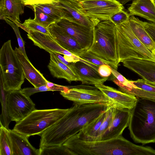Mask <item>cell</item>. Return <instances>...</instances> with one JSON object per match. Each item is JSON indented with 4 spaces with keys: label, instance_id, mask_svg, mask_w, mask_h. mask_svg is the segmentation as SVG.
I'll list each match as a JSON object with an SVG mask.
<instances>
[{
    "label": "cell",
    "instance_id": "cell-1",
    "mask_svg": "<svg viewBox=\"0 0 155 155\" xmlns=\"http://www.w3.org/2000/svg\"><path fill=\"white\" fill-rule=\"evenodd\" d=\"M108 106L101 103L73 105L63 117L40 135L39 148L62 145Z\"/></svg>",
    "mask_w": 155,
    "mask_h": 155
},
{
    "label": "cell",
    "instance_id": "cell-2",
    "mask_svg": "<svg viewBox=\"0 0 155 155\" xmlns=\"http://www.w3.org/2000/svg\"><path fill=\"white\" fill-rule=\"evenodd\" d=\"M75 155H147L148 146L135 144L124 137H118L105 140L88 141L75 135L63 144Z\"/></svg>",
    "mask_w": 155,
    "mask_h": 155
},
{
    "label": "cell",
    "instance_id": "cell-3",
    "mask_svg": "<svg viewBox=\"0 0 155 155\" xmlns=\"http://www.w3.org/2000/svg\"><path fill=\"white\" fill-rule=\"evenodd\" d=\"M128 126L134 142L142 144L155 143V100L137 97L130 110Z\"/></svg>",
    "mask_w": 155,
    "mask_h": 155
},
{
    "label": "cell",
    "instance_id": "cell-4",
    "mask_svg": "<svg viewBox=\"0 0 155 155\" xmlns=\"http://www.w3.org/2000/svg\"><path fill=\"white\" fill-rule=\"evenodd\" d=\"M115 27L116 25L110 20L99 22L94 28L93 43L87 51L117 70L119 62Z\"/></svg>",
    "mask_w": 155,
    "mask_h": 155
},
{
    "label": "cell",
    "instance_id": "cell-5",
    "mask_svg": "<svg viewBox=\"0 0 155 155\" xmlns=\"http://www.w3.org/2000/svg\"><path fill=\"white\" fill-rule=\"evenodd\" d=\"M117 51L119 63L124 60L137 59L155 62L152 52L137 38L132 30L129 21L116 25Z\"/></svg>",
    "mask_w": 155,
    "mask_h": 155
},
{
    "label": "cell",
    "instance_id": "cell-6",
    "mask_svg": "<svg viewBox=\"0 0 155 155\" xmlns=\"http://www.w3.org/2000/svg\"><path fill=\"white\" fill-rule=\"evenodd\" d=\"M69 108L35 109L16 123L13 130L27 138L40 135L63 117Z\"/></svg>",
    "mask_w": 155,
    "mask_h": 155
},
{
    "label": "cell",
    "instance_id": "cell-7",
    "mask_svg": "<svg viewBox=\"0 0 155 155\" xmlns=\"http://www.w3.org/2000/svg\"><path fill=\"white\" fill-rule=\"evenodd\" d=\"M0 76L4 90L7 92L21 90L25 78L10 40L5 42L0 49Z\"/></svg>",
    "mask_w": 155,
    "mask_h": 155
},
{
    "label": "cell",
    "instance_id": "cell-8",
    "mask_svg": "<svg viewBox=\"0 0 155 155\" xmlns=\"http://www.w3.org/2000/svg\"><path fill=\"white\" fill-rule=\"evenodd\" d=\"M69 87L61 91L60 94L65 99L73 101V105L101 103L111 106L109 99L95 86L80 85Z\"/></svg>",
    "mask_w": 155,
    "mask_h": 155
},
{
    "label": "cell",
    "instance_id": "cell-9",
    "mask_svg": "<svg viewBox=\"0 0 155 155\" xmlns=\"http://www.w3.org/2000/svg\"><path fill=\"white\" fill-rule=\"evenodd\" d=\"M79 4L84 14L101 21L110 20L112 15L124 9L123 5L116 0H92Z\"/></svg>",
    "mask_w": 155,
    "mask_h": 155
},
{
    "label": "cell",
    "instance_id": "cell-10",
    "mask_svg": "<svg viewBox=\"0 0 155 155\" xmlns=\"http://www.w3.org/2000/svg\"><path fill=\"white\" fill-rule=\"evenodd\" d=\"M7 110L11 121L17 122L35 110V104L21 90L8 92L6 96Z\"/></svg>",
    "mask_w": 155,
    "mask_h": 155
},
{
    "label": "cell",
    "instance_id": "cell-11",
    "mask_svg": "<svg viewBox=\"0 0 155 155\" xmlns=\"http://www.w3.org/2000/svg\"><path fill=\"white\" fill-rule=\"evenodd\" d=\"M57 24L72 37L82 49L88 50L93 40L94 28L63 18L56 22Z\"/></svg>",
    "mask_w": 155,
    "mask_h": 155
},
{
    "label": "cell",
    "instance_id": "cell-12",
    "mask_svg": "<svg viewBox=\"0 0 155 155\" xmlns=\"http://www.w3.org/2000/svg\"><path fill=\"white\" fill-rule=\"evenodd\" d=\"M109 99L111 105L117 108L131 109L137 101V97L127 94L103 84L94 85Z\"/></svg>",
    "mask_w": 155,
    "mask_h": 155
},
{
    "label": "cell",
    "instance_id": "cell-13",
    "mask_svg": "<svg viewBox=\"0 0 155 155\" xmlns=\"http://www.w3.org/2000/svg\"><path fill=\"white\" fill-rule=\"evenodd\" d=\"M130 115V109L115 108L113 120L101 140L110 139L121 135L128 126Z\"/></svg>",
    "mask_w": 155,
    "mask_h": 155
},
{
    "label": "cell",
    "instance_id": "cell-14",
    "mask_svg": "<svg viewBox=\"0 0 155 155\" xmlns=\"http://www.w3.org/2000/svg\"><path fill=\"white\" fill-rule=\"evenodd\" d=\"M66 11L65 18L86 26L94 28L101 21L84 14L81 11L79 2L74 0H59Z\"/></svg>",
    "mask_w": 155,
    "mask_h": 155
},
{
    "label": "cell",
    "instance_id": "cell-15",
    "mask_svg": "<svg viewBox=\"0 0 155 155\" xmlns=\"http://www.w3.org/2000/svg\"><path fill=\"white\" fill-rule=\"evenodd\" d=\"M50 34L55 41L62 47L75 55L79 56L84 51L77 41L56 22L47 28Z\"/></svg>",
    "mask_w": 155,
    "mask_h": 155
},
{
    "label": "cell",
    "instance_id": "cell-16",
    "mask_svg": "<svg viewBox=\"0 0 155 155\" xmlns=\"http://www.w3.org/2000/svg\"><path fill=\"white\" fill-rule=\"evenodd\" d=\"M27 36L35 45L44 49L49 53H57L69 57L75 55L62 47L50 34L46 35L30 30L28 33Z\"/></svg>",
    "mask_w": 155,
    "mask_h": 155
},
{
    "label": "cell",
    "instance_id": "cell-17",
    "mask_svg": "<svg viewBox=\"0 0 155 155\" xmlns=\"http://www.w3.org/2000/svg\"><path fill=\"white\" fill-rule=\"evenodd\" d=\"M125 67L135 73L143 79L155 84V62L137 59L124 60Z\"/></svg>",
    "mask_w": 155,
    "mask_h": 155
},
{
    "label": "cell",
    "instance_id": "cell-18",
    "mask_svg": "<svg viewBox=\"0 0 155 155\" xmlns=\"http://www.w3.org/2000/svg\"><path fill=\"white\" fill-rule=\"evenodd\" d=\"M15 50L21 63L25 78L35 87L46 84L48 81L33 66L28 58L25 57L19 48L16 47Z\"/></svg>",
    "mask_w": 155,
    "mask_h": 155
},
{
    "label": "cell",
    "instance_id": "cell-19",
    "mask_svg": "<svg viewBox=\"0 0 155 155\" xmlns=\"http://www.w3.org/2000/svg\"><path fill=\"white\" fill-rule=\"evenodd\" d=\"M76 75L83 84H103L108 77H101L96 69L81 61L74 63Z\"/></svg>",
    "mask_w": 155,
    "mask_h": 155
},
{
    "label": "cell",
    "instance_id": "cell-20",
    "mask_svg": "<svg viewBox=\"0 0 155 155\" xmlns=\"http://www.w3.org/2000/svg\"><path fill=\"white\" fill-rule=\"evenodd\" d=\"M9 130L12 155H39V149L30 143L28 138L13 130Z\"/></svg>",
    "mask_w": 155,
    "mask_h": 155
},
{
    "label": "cell",
    "instance_id": "cell-21",
    "mask_svg": "<svg viewBox=\"0 0 155 155\" xmlns=\"http://www.w3.org/2000/svg\"><path fill=\"white\" fill-rule=\"evenodd\" d=\"M128 10L130 15H136L155 23V0H133Z\"/></svg>",
    "mask_w": 155,
    "mask_h": 155
},
{
    "label": "cell",
    "instance_id": "cell-22",
    "mask_svg": "<svg viewBox=\"0 0 155 155\" xmlns=\"http://www.w3.org/2000/svg\"><path fill=\"white\" fill-rule=\"evenodd\" d=\"M49 54L50 60L48 67L51 74L54 77L65 79L70 83L72 81H80V78L53 52Z\"/></svg>",
    "mask_w": 155,
    "mask_h": 155
},
{
    "label": "cell",
    "instance_id": "cell-23",
    "mask_svg": "<svg viewBox=\"0 0 155 155\" xmlns=\"http://www.w3.org/2000/svg\"><path fill=\"white\" fill-rule=\"evenodd\" d=\"M25 6L21 0H0V19L8 17L20 22Z\"/></svg>",
    "mask_w": 155,
    "mask_h": 155
},
{
    "label": "cell",
    "instance_id": "cell-24",
    "mask_svg": "<svg viewBox=\"0 0 155 155\" xmlns=\"http://www.w3.org/2000/svg\"><path fill=\"white\" fill-rule=\"evenodd\" d=\"M129 23L134 35L151 52L155 49V42L146 30L143 21L134 15H131Z\"/></svg>",
    "mask_w": 155,
    "mask_h": 155
},
{
    "label": "cell",
    "instance_id": "cell-25",
    "mask_svg": "<svg viewBox=\"0 0 155 155\" xmlns=\"http://www.w3.org/2000/svg\"><path fill=\"white\" fill-rule=\"evenodd\" d=\"M31 7L47 14L56 21L66 17V11L59 1L53 3L38 4Z\"/></svg>",
    "mask_w": 155,
    "mask_h": 155
},
{
    "label": "cell",
    "instance_id": "cell-26",
    "mask_svg": "<svg viewBox=\"0 0 155 155\" xmlns=\"http://www.w3.org/2000/svg\"><path fill=\"white\" fill-rule=\"evenodd\" d=\"M107 108L75 135L82 140L91 137L99 129L106 116Z\"/></svg>",
    "mask_w": 155,
    "mask_h": 155
},
{
    "label": "cell",
    "instance_id": "cell-27",
    "mask_svg": "<svg viewBox=\"0 0 155 155\" xmlns=\"http://www.w3.org/2000/svg\"><path fill=\"white\" fill-rule=\"evenodd\" d=\"M110 79L118 86L119 90L122 92L134 95L138 98L155 100V93L138 88H130L125 86L120 83L114 76L111 77Z\"/></svg>",
    "mask_w": 155,
    "mask_h": 155
},
{
    "label": "cell",
    "instance_id": "cell-28",
    "mask_svg": "<svg viewBox=\"0 0 155 155\" xmlns=\"http://www.w3.org/2000/svg\"><path fill=\"white\" fill-rule=\"evenodd\" d=\"M114 108L110 106L107 107L106 117L98 130L91 137L84 140L95 141L101 140L103 135L113 120Z\"/></svg>",
    "mask_w": 155,
    "mask_h": 155
},
{
    "label": "cell",
    "instance_id": "cell-29",
    "mask_svg": "<svg viewBox=\"0 0 155 155\" xmlns=\"http://www.w3.org/2000/svg\"><path fill=\"white\" fill-rule=\"evenodd\" d=\"M9 129L0 123V155H12Z\"/></svg>",
    "mask_w": 155,
    "mask_h": 155
},
{
    "label": "cell",
    "instance_id": "cell-30",
    "mask_svg": "<svg viewBox=\"0 0 155 155\" xmlns=\"http://www.w3.org/2000/svg\"><path fill=\"white\" fill-rule=\"evenodd\" d=\"M39 149V155H75L73 152L62 145L45 147Z\"/></svg>",
    "mask_w": 155,
    "mask_h": 155
},
{
    "label": "cell",
    "instance_id": "cell-31",
    "mask_svg": "<svg viewBox=\"0 0 155 155\" xmlns=\"http://www.w3.org/2000/svg\"><path fill=\"white\" fill-rule=\"evenodd\" d=\"M0 85L1 101L2 106V114L1 117H2V121H0V123L6 128L8 129V124L11 121L8 116L7 110L6 96L8 92L6 91L4 89L3 81L1 77Z\"/></svg>",
    "mask_w": 155,
    "mask_h": 155
},
{
    "label": "cell",
    "instance_id": "cell-32",
    "mask_svg": "<svg viewBox=\"0 0 155 155\" xmlns=\"http://www.w3.org/2000/svg\"><path fill=\"white\" fill-rule=\"evenodd\" d=\"M35 13L34 20L38 23L48 28L56 21L51 17L42 12L40 11L35 8H32Z\"/></svg>",
    "mask_w": 155,
    "mask_h": 155
},
{
    "label": "cell",
    "instance_id": "cell-33",
    "mask_svg": "<svg viewBox=\"0 0 155 155\" xmlns=\"http://www.w3.org/2000/svg\"><path fill=\"white\" fill-rule=\"evenodd\" d=\"M1 20L5 21L12 28L17 37L19 48L25 57L28 58L25 49V43L20 35L19 26L15 22L5 17H3Z\"/></svg>",
    "mask_w": 155,
    "mask_h": 155
},
{
    "label": "cell",
    "instance_id": "cell-34",
    "mask_svg": "<svg viewBox=\"0 0 155 155\" xmlns=\"http://www.w3.org/2000/svg\"><path fill=\"white\" fill-rule=\"evenodd\" d=\"M22 24L29 31H37L46 35H50L47 28L38 23L34 19L29 18L25 20Z\"/></svg>",
    "mask_w": 155,
    "mask_h": 155
},
{
    "label": "cell",
    "instance_id": "cell-35",
    "mask_svg": "<svg viewBox=\"0 0 155 155\" xmlns=\"http://www.w3.org/2000/svg\"><path fill=\"white\" fill-rule=\"evenodd\" d=\"M131 83L137 88L155 94V85L143 79H138L136 81H130Z\"/></svg>",
    "mask_w": 155,
    "mask_h": 155
},
{
    "label": "cell",
    "instance_id": "cell-36",
    "mask_svg": "<svg viewBox=\"0 0 155 155\" xmlns=\"http://www.w3.org/2000/svg\"><path fill=\"white\" fill-rule=\"evenodd\" d=\"M130 16L129 13L123 10L112 15L110 20L117 25L129 21Z\"/></svg>",
    "mask_w": 155,
    "mask_h": 155
},
{
    "label": "cell",
    "instance_id": "cell-37",
    "mask_svg": "<svg viewBox=\"0 0 155 155\" xmlns=\"http://www.w3.org/2000/svg\"><path fill=\"white\" fill-rule=\"evenodd\" d=\"M79 57L98 66L104 64H108L97 56L87 51H84Z\"/></svg>",
    "mask_w": 155,
    "mask_h": 155
},
{
    "label": "cell",
    "instance_id": "cell-38",
    "mask_svg": "<svg viewBox=\"0 0 155 155\" xmlns=\"http://www.w3.org/2000/svg\"><path fill=\"white\" fill-rule=\"evenodd\" d=\"M21 91L25 95L30 97L35 93L46 91H53V90L52 88L48 87L46 84L37 87L24 88L21 89Z\"/></svg>",
    "mask_w": 155,
    "mask_h": 155
},
{
    "label": "cell",
    "instance_id": "cell-39",
    "mask_svg": "<svg viewBox=\"0 0 155 155\" xmlns=\"http://www.w3.org/2000/svg\"><path fill=\"white\" fill-rule=\"evenodd\" d=\"M112 74L121 84L124 85L130 88H137L136 87L132 84L130 81L127 79L121 74L118 72L117 70L111 67Z\"/></svg>",
    "mask_w": 155,
    "mask_h": 155
},
{
    "label": "cell",
    "instance_id": "cell-40",
    "mask_svg": "<svg viewBox=\"0 0 155 155\" xmlns=\"http://www.w3.org/2000/svg\"><path fill=\"white\" fill-rule=\"evenodd\" d=\"M25 6L32 7L38 4L53 3L59 2V0H21Z\"/></svg>",
    "mask_w": 155,
    "mask_h": 155
},
{
    "label": "cell",
    "instance_id": "cell-41",
    "mask_svg": "<svg viewBox=\"0 0 155 155\" xmlns=\"http://www.w3.org/2000/svg\"><path fill=\"white\" fill-rule=\"evenodd\" d=\"M146 30L155 42V23L143 21Z\"/></svg>",
    "mask_w": 155,
    "mask_h": 155
},
{
    "label": "cell",
    "instance_id": "cell-42",
    "mask_svg": "<svg viewBox=\"0 0 155 155\" xmlns=\"http://www.w3.org/2000/svg\"><path fill=\"white\" fill-rule=\"evenodd\" d=\"M98 72L102 77H109L112 74L111 67L108 64H103L99 67Z\"/></svg>",
    "mask_w": 155,
    "mask_h": 155
},
{
    "label": "cell",
    "instance_id": "cell-43",
    "mask_svg": "<svg viewBox=\"0 0 155 155\" xmlns=\"http://www.w3.org/2000/svg\"><path fill=\"white\" fill-rule=\"evenodd\" d=\"M133 0H118V1L123 5H124L127 2Z\"/></svg>",
    "mask_w": 155,
    "mask_h": 155
},
{
    "label": "cell",
    "instance_id": "cell-44",
    "mask_svg": "<svg viewBox=\"0 0 155 155\" xmlns=\"http://www.w3.org/2000/svg\"><path fill=\"white\" fill-rule=\"evenodd\" d=\"M74 0L76 1L79 2H84V1L92 0Z\"/></svg>",
    "mask_w": 155,
    "mask_h": 155
},
{
    "label": "cell",
    "instance_id": "cell-45",
    "mask_svg": "<svg viewBox=\"0 0 155 155\" xmlns=\"http://www.w3.org/2000/svg\"><path fill=\"white\" fill-rule=\"evenodd\" d=\"M153 54L154 55V56L155 57V49L153 50L152 51Z\"/></svg>",
    "mask_w": 155,
    "mask_h": 155
}]
</instances>
